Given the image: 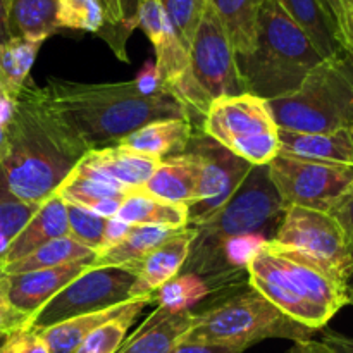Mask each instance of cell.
Wrapping results in <instances>:
<instances>
[{"instance_id": "1", "label": "cell", "mask_w": 353, "mask_h": 353, "mask_svg": "<svg viewBox=\"0 0 353 353\" xmlns=\"http://www.w3.org/2000/svg\"><path fill=\"white\" fill-rule=\"evenodd\" d=\"M2 141L0 183L14 199L33 205L55 195L88 152L33 79L12 102Z\"/></svg>"}, {"instance_id": "2", "label": "cell", "mask_w": 353, "mask_h": 353, "mask_svg": "<svg viewBox=\"0 0 353 353\" xmlns=\"http://www.w3.org/2000/svg\"><path fill=\"white\" fill-rule=\"evenodd\" d=\"M48 103L83 143L93 148L116 145L138 128L159 119H188L181 100L169 92L147 95L137 81L78 83L48 78L41 86Z\"/></svg>"}, {"instance_id": "3", "label": "cell", "mask_w": 353, "mask_h": 353, "mask_svg": "<svg viewBox=\"0 0 353 353\" xmlns=\"http://www.w3.org/2000/svg\"><path fill=\"white\" fill-rule=\"evenodd\" d=\"M248 285L290 319L323 331L348 305V286L264 241L247 264Z\"/></svg>"}, {"instance_id": "4", "label": "cell", "mask_w": 353, "mask_h": 353, "mask_svg": "<svg viewBox=\"0 0 353 353\" xmlns=\"http://www.w3.org/2000/svg\"><path fill=\"white\" fill-rule=\"evenodd\" d=\"M323 61L305 31L274 0L262 3L254 50L236 57L245 92L264 100L296 92Z\"/></svg>"}, {"instance_id": "5", "label": "cell", "mask_w": 353, "mask_h": 353, "mask_svg": "<svg viewBox=\"0 0 353 353\" xmlns=\"http://www.w3.org/2000/svg\"><path fill=\"white\" fill-rule=\"evenodd\" d=\"M285 210L268 165H254L234 195L209 221L192 226L195 238L179 274H195L205 281L224 243L245 236L268 240L264 234L272 228L276 231Z\"/></svg>"}, {"instance_id": "6", "label": "cell", "mask_w": 353, "mask_h": 353, "mask_svg": "<svg viewBox=\"0 0 353 353\" xmlns=\"http://www.w3.org/2000/svg\"><path fill=\"white\" fill-rule=\"evenodd\" d=\"M279 130L333 133L347 130L353 107V61L345 52L324 59L296 92L269 100Z\"/></svg>"}, {"instance_id": "7", "label": "cell", "mask_w": 353, "mask_h": 353, "mask_svg": "<svg viewBox=\"0 0 353 353\" xmlns=\"http://www.w3.org/2000/svg\"><path fill=\"white\" fill-rule=\"evenodd\" d=\"M314 334L316 331L290 319L261 293L250 290L196 314L179 343H212L247 350L269 338L303 341L312 340Z\"/></svg>"}, {"instance_id": "8", "label": "cell", "mask_w": 353, "mask_h": 353, "mask_svg": "<svg viewBox=\"0 0 353 353\" xmlns=\"http://www.w3.org/2000/svg\"><path fill=\"white\" fill-rule=\"evenodd\" d=\"M245 86L238 71L236 52L212 7L207 3L190 45V62L178 99L186 107L190 123H202L210 103L217 99L241 95Z\"/></svg>"}, {"instance_id": "9", "label": "cell", "mask_w": 353, "mask_h": 353, "mask_svg": "<svg viewBox=\"0 0 353 353\" xmlns=\"http://www.w3.org/2000/svg\"><path fill=\"white\" fill-rule=\"evenodd\" d=\"M200 133L252 165H268L279 154V128L269 100L252 93L223 97L210 103Z\"/></svg>"}, {"instance_id": "10", "label": "cell", "mask_w": 353, "mask_h": 353, "mask_svg": "<svg viewBox=\"0 0 353 353\" xmlns=\"http://www.w3.org/2000/svg\"><path fill=\"white\" fill-rule=\"evenodd\" d=\"M269 243L309 262L341 285L350 283L353 255L343 228L326 210L288 207Z\"/></svg>"}, {"instance_id": "11", "label": "cell", "mask_w": 353, "mask_h": 353, "mask_svg": "<svg viewBox=\"0 0 353 353\" xmlns=\"http://www.w3.org/2000/svg\"><path fill=\"white\" fill-rule=\"evenodd\" d=\"M137 281L133 265L116 268H93L65 285L52 296L30 321V330H45L48 326L83 316L110 309L133 299L131 290Z\"/></svg>"}, {"instance_id": "12", "label": "cell", "mask_w": 353, "mask_h": 353, "mask_svg": "<svg viewBox=\"0 0 353 353\" xmlns=\"http://www.w3.org/2000/svg\"><path fill=\"white\" fill-rule=\"evenodd\" d=\"M268 168L285 209L305 207L327 212L353 185L352 165L324 164L278 154Z\"/></svg>"}, {"instance_id": "13", "label": "cell", "mask_w": 353, "mask_h": 353, "mask_svg": "<svg viewBox=\"0 0 353 353\" xmlns=\"http://www.w3.org/2000/svg\"><path fill=\"white\" fill-rule=\"evenodd\" d=\"M186 154L196 169L195 200L188 207V226L209 221L231 196L254 168L203 133H193Z\"/></svg>"}, {"instance_id": "14", "label": "cell", "mask_w": 353, "mask_h": 353, "mask_svg": "<svg viewBox=\"0 0 353 353\" xmlns=\"http://www.w3.org/2000/svg\"><path fill=\"white\" fill-rule=\"evenodd\" d=\"M79 164L105 181L133 192L143 188L161 164V159L140 154L123 145H109L88 150Z\"/></svg>"}, {"instance_id": "15", "label": "cell", "mask_w": 353, "mask_h": 353, "mask_svg": "<svg viewBox=\"0 0 353 353\" xmlns=\"http://www.w3.org/2000/svg\"><path fill=\"white\" fill-rule=\"evenodd\" d=\"M193 238H195V230L192 226L178 230L172 236L155 247L150 254L145 255L138 264H133L137 271V281L131 290L133 299L155 295L165 283L181 272L188 259Z\"/></svg>"}, {"instance_id": "16", "label": "cell", "mask_w": 353, "mask_h": 353, "mask_svg": "<svg viewBox=\"0 0 353 353\" xmlns=\"http://www.w3.org/2000/svg\"><path fill=\"white\" fill-rule=\"evenodd\" d=\"M90 265L92 262H71L59 268L23 272V274H3L7 279L10 302L17 310L33 317L52 296L57 295L65 285L78 278Z\"/></svg>"}, {"instance_id": "17", "label": "cell", "mask_w": 353, "mask_h": 353, "mask_svg": "<svg viewBox=\"0 0 353 353\" xmlns=\"http://www.w3.org/2000/svg\"><path fill=\"white\" fill-rule=\"evenodd\" d=\"M130 193V190L119 188L100 176L93 174L79 162L72 169L71 174L64 179L61 188L57 190V195L65 203L83 207V209L92 210L99 216L110 217V219L116 216L117 209Z\"/></svg>"}, {"instance_id": "18", "label": "cell", "mask_w": 353, "mask_h": 353, "mask_svg": "<svg viewBox=\"0 0 353 353\" xmlns=\"http://www.w3.org/2000/svg\"><path fill=\"white\" fill-rule=\"evenodd\" d=\"M195 316L192 310L172 312L164 307H157L138 327L137 333L124 340L117 353H171L188 333Z\"/></svg>"}, {"instance_id": "19", "label": "cell", "mask_w": 353, "mask_h": 353, "mask_svg": "<svg viewBox=\"0 0 353 353\" xmlns=\"http://www.w3.org/2000/svg\"><path fill=\"white\" fill-rule=\"evenodd\" d=\"M279 154L353 168V141L347 130L333 133H295L279 130Z\"/></svg>"}, {"instance_id": "20", "label": "cell", "mask_w": 353, "mask_h": 353, "mask_svg": "<svg viewBox=\"0 0 353 353\" xmlns=\"http://www.w3.org/2000/svg\"><path fill=\"white\" fill-rule=\"evenodd\" d=\"M68 233L65 202L55 193V195H52L50 199H47L43 203L38 205L33 217L28 221L26 226L21 230V233L14 238L2 265L19 261V259L26 257L28 254L37 250V248H40L41 245L48 243L55 238L65 236Z\"/></svg>"}, {"instance_id": "21", "label": "cell", "mask_w": 353, "mask_h": 353, "mask_svg": "<svg viewBox=\"0 0 353 353\" xmlns=\"http://www.w3.org/2000/svg\"><path fill=\"white\" fill-rule=\"evenodd\" d=\"M195 128L188 119H159L138 128L116 145L157 159L185 154Z\"/></svg>"}, {"instance_id": "22", "label": "cell", "mask_w": 353, "mask_h": 353, "mask_svg": "<svg viewBox=\"0 0 353 353\" xmlns=\"http://www.w3.org/2000/svg\"><path fill=\"white\" fill-rule=\"evenodd\" d=\"M112 219L128 226H161L183 230L188 226V207L157 199L141 188L133 190L123 200Z\"/></svg>"}, {"instance_id": "23", "label": "cell", "mask_w": 353, "mask_h": 353, "mask_svg": "<svg viewBox=\"0 0 353 353\" xmlns=\"http://www.w3.org/2000/svg\"><path fill=\"white\" fill-rule=\"evenodd\" d=\"M141 190L165 202L192 205L196 190V169L192 155L185 152L162 159Z\"/></svg>"}, {"instance_id": "24", "label": "cell", "mask_w": 353, "mask_h": 353, "mask_svg": "<svg viewBox=\"0 0 353 353\" xmlns=\"http://www.w3.org/2000/svg\"><path fill=\"white\" fill-rule=\"evenodd\" d=\"M10 38L41 41L57 33L59 0H6Z\"/></svg>"}, {"instance_id": "25", "label": "cell", "mask_w": 353, "mask_h": 353, "mask_svg": "<svg viewBox=\"0 0 353 353\" xmlns=\"http://www.w3.org/2000/svg\"><path fill=\"white\" fill-rule=\"evenodd\" d=\"M303 31L323 59L340 55L341 45L338 41L333 19L321 0H274Z\"/></svg>"}, {"instance_id": "26", "label": "cell", "mask_w": 353, "mask_h": 353, "mask_svg": "<svg viewBox=\"0 0 353 353\" xmlns=\"http://www.w3.org/2000/svg\"><path fill=\"white\" fill-rule=\"evenodd\" d=\"M223 23L236 57L248 55L255 47L259 14L265 0H205Z\"/></svg>"}, {"instance_id": "27", "label": "cell", "mask_w": 353, "mask_h": 353, "mask_svg": "<svg viewBox=\"0 0 353 353\" xmlns=\"http://www.w3.org/2000/svg\"><path fill=\"white\" fill-rule=\"evenodd\" d=\"M178 230L161 226H130L117 241L103 248L93 261V268H116L138 264L145 255L168 240Z\"/></svg>"}, {"instance_id": "28", "label": "cell", "mask_w": 353, "mask_h": 353, "mask_svg": "<svg viewBox=\"0 0 353 353\" xmlns=\"http://www.w3.org/2000/svg\"><path fill=\"white\" fill-rule=\"evenodd\" d=\"M41 45L24 38H10L0 45V93L10 103L31 81V68Z\"/></svg>"}, {"instance_id": "29", "label": "cell", "mask_w": 353, "mask_h": 353, "mask_svg": "<svg viewBox=\"0 0 353 353\" xmlns=\"http://www.w3.org/2000/svg\"><path fill=\"white\" fill-rule=\"evenodd\" d=\"M95 257V252L65 234V236L55 238V240L41 245L40 248L19 261L2 265L0 274H23V272L59 268V265L71 264V262H92L93 264Z\"/></svg>"}, {"instance_id": "30", "label": "cell", "mask_w": 353, "mask_h": 353, "mask_svg": "<svg viewBox=\"0 0 353 353\" xmlns=\"http://www.w3.org/2000/svg\"><path fill=\"white\" fill-rule=\"evenodd\" d=\"M126 305L128 302L110 307V309L99 310V312L83 314V316L72 317V319L62 321V323L54 324V326L37 331L43 338L50 353H74L88 334H92L97 327L105 324L112 317L119 316L126 309Z\"/></svg>"}, {"instance_id": "31", "label": "cell", "mask_w": 353, "mask_h": 353, "mask_svg": "<svg viewBox=\"0 0 353 353\" xmlns=\"http://www.w3.org/2000/svg\"><path fill=\"white\" fill-rule=\"evenodd\" d=\"M154 302V295L131 299L126 309L119 316L112 317L105 324L97 327L92 334L85 338V341L79 345L74 353H117V350L123 347L128 331L131 330L137 317L143 312L145 307Z\"/></svg>"}, {"instance_id": "32", "label": "cell", "mask_w": 353, "mask_h": 353, "mask_svg": "<svg viewBox=\"0 0 353 353\" xmlns=\"http://www.w3.org/2000/svg\"><path fill=\"white\" fill-rule=\"evenodd\" d=\"M65 210H68L69 236L99 255L107 245L112 219L99 216L83 207L72 205V203H65Z\"/></svg>"}, {"instance_id": "33", "label": "cell", "mask_w": 353, "mask_h": 353, "mask_svg": "<svg viewBox=\"0 0 353 353\" xmlns=\"http://www.w3.org/2000/svg\"><path fill=\"white\" fill-rule=\"evenodd\" d=\"M209 293V285L202 278L195 274H178L155 293L154 300H157L159 307L172 312H185L192 310V307Z\"/></svg>"}, {"instance_id": "34", "label": "cell", "mask_w": 353, "mask_h": 353, "mask_svg": "<svg viewBox=\"0 0 353 353\" xmlns=\"http://www.w3.org/2000/svg\"><path fill=\"white\" fill-rule=\"evenodd\" d=\"M37 209L38 205L21 202L9 195L0 183V265H2L14 238L26 226Z\"/></svg>"}, {"instance_id": "35", "label": "cell", "mask_w": 353, "mask_h": 353, "mask_svg": "<svg viewBox=\"0 0 353 353\" xmlns=\"http://www.w3.org/2000/svg\"><path fill=\"white\" fill-rule=\"evenodd\" d=\"M59 28L99 33L105 24V12L100 0H59Z\"/></svg>"}, {"instance_id": "36", "label": "cell", "mask_w": 353, "mask_h": 353, "mask_svg": "<svg viewBox=\"0 0 353 353\" xmlns=\"http://www.w3.org/2000/svg\"><path fill=\"white\" fill-rule=\"evenodd\" d=\"M174 30L176 37L188 48L192 45L195 31L203 16L205 0H159Z\"/></svg>"}, {"instance_id": "37", "label": "cell", "mask_w": 353, "mask_h": 353, "mask_svg": "<svg viewBox=\"0 0 353 353\" xmlns=\"http://www.w3.org/2000/svg\"><path fill=\"white\" fill-rule=\"evenodd\" d=\"M100 2H102L103 12H105V24H103V28L97 34L107 41V45L112 48L117 59L128 62L126 43L130 37L124 33L123 26H121L119 3H117V0H100Z\"/></svg>"}, {"instance_id": "38", "label": "cell", "mask_w": 353, "mask_h": 353, "mask_svg": "<svg viewBox=\"0 0 353 353\" xmlns=\"http://www.w3.org/2000/svg\"><path fill=\"white\" fill-rule=\"evenodd\" d=\"M30 319V316L12 305L9 292H7V279L6 276L0 274V338H7L10 334L28 330Z\"/></svg>"}, {"instance_id": "39", "label": "cell", "mask_w": 353, "mask_h": 353, "mask_svg": "<svg viewBox=\"0 0 353 353\" xmlns=\"http://www.w3.org/2000/svg\"><path fill=\"white\" fill-rule=\"evenodd\" d=\"M0 347L3 353H50L40 333L30 327L3 338V343H0Z\"/></svg>"}, {"instance_id": "40", "label": "cell", "mask_w": 353, "mask_h": 353, "mask_svg": "<svg viewBox=\"0 0 353 353\" xmlns=\"http://www.w3.org/2000/svg\"><path fill=\"white\" fill-rule=\"evenodd\" d=\"M327 212L343 228L348 247H350V252L353 255V185L338 199V202Z\"/></svg>"}, {"instance_id": "41", "label": "cell", "mask_w": 353, "mask_h": 353, "mask_svg": "<svg viewBox=\"0 0 353 353\" xmlns=\"http://www.w3.org/2000/svg\"><path fill=\"white\" fill-rule=\"evenodd\" d=\"M331 19H333L338 41H340L341 45V50L353 47V7H343V9L338 10L336 14H333Z\"/></svg>"}, {"instance_id": "42", "label": "cell", "mask_w": 353, "mask_h": 353, "mask_svg": "<svg viewBox=\"0 0 353 353\" xmlns=\"http://www.w3.org/2000/svg\"><path fill=\"white\" fill-rule=\"evenodd\" d=\"M138 88L141 90L147 95H154V93L168 92V90L162 86L161 78L157 74V69H155V62H145L143 69L138 72V76L134 78Z\"/></svg>"}, {"instance_id": "43", "label": "cell", "mask_w": 353, "mask_h": 353, "mask_svg": "<svg viewBox=\"0 0 353 353\" xmlns=\"http://www.w3.org/2000/svg\"><path fill=\"white\" fill-rule=\"evenodd\" d=\"M121 12V26L124 33L130 37L138 28V10H140L141 0H117Z\"/></svg>"}, {"instance_id": "44", "label": "cell", "mask_w": 353, "mask_h": 353, "mask_svg": "<svg viewBox=\"0 0 353 353\" xmlns=\"http://www.w3.org/2000/svg\"><path fill=\"white\" fill-rule=\"evenodd\" d=\"M245 350L234 347H224V345L212 343H190L181 341L172 348L171 353H243Z\"/></svg>"}, {"instance_id": "45", "label": "cell", "mask_w": 353, "mask_h": 353, "mask_svg": "<svg viewBox=\"0 0 353 353\" xmlns=\"http://www.w3.org/2000/svg\"><path fill=\"white\" fill-rule=\"evenodd\" d=\"M333 353H353V338L336 333L331 330H323V340Z\"/></svg>"}, {"instance_id": "46", "label": "cell", "mask_w": 353, "mask_h": 353, "mask_svg": "<svg viewBox=\"0 0 353 353\" xmlns=\"http://www.w3.org/2000/svg\"><path fill=\"white\" fill-rule=\"evenodd\" d=\"M290 353H333L331 348L327 347L324 341H316V340H303V341H295L292 352Z\"/></svg>"}, {"instance_id": "47", "label": "cell", "mask_w": 353, "mask_h": 353, "mask_svg": "<svg viewBox=\"0 0 353 353\" xmlns=\"http://www.w3.org/2000/svg\"><path fill=\"white\" fill-rule=\"evenodd\" d=\"M10 40L9 24H7V2L0 0V45Z\"/></svg>"}, {"instance_id": "48", "label": "cell", "mask_w": 353, "mask_h": 353, "mask_svg": "<svg viewBox=\"0 0 353 353\" xmlns=\"http://www.w3.org/2000/svg\"><path fill=\"white\" fill-rule=\"evenodd\" d=\"M321 2L324 3V7H326V10L330 12L331 17H333V14H336L338 10L343 9V7H353V0H321Z\"/></svg>"}, {"instance_id": "49", "label": "cell", "mask_w": 353, "mask_h": 353, "mask_svg": "<svg viewBox=\"0 0 353 353\" xmlns=\"http://www.w3.org/2000/svg\"><path fill=\"white\" fill-rule=\"evenodd\" d=\"M348 305H353V276L348 283Z\"/></svg>"}, {"instance_id": "50", "label": "cell", "mask_w": 353, "mask_h": 353, "mask_svg": "<svg viewBox=\"0 0 353 353\" xmlns=\"http://www.w3.org/2000/svg\"><path fill=\"white\" fill-rule=\"evenodd\" d=\"M347 131L350 133V138L353 141V107H352V112H350V119H348V124H347Z\"/></svg>"}, {"instance_id": "51", "label": "cell", "mask_w": 353, "mask_h": 353, "mask_svg": "<svg viewBox=\"0 0 353 353\" xmlns=\"http://www.w3.org/2000/svg\"><path fill=\"white\" fill-rule=\"evenodd\" d=\"M345 54H347L348 55V57H350L352 59V61H353V47H348V48H345Z\"/></svg>"}, {"instance_id": "52", "label": "cell", "mask_w": 353, "mask_h": 353, "mask_svg": "<svg viewBox=\"0 0 353 353\" xmlns=\"http://www.w3.org/2000/svg\"><path fill=\"white\" fill-rule=\"evenodd\" d=\"M2 159H3V141L0 143V164H2Z\"/></svg>"}, {"instance_id": "53", "label": "cell", "mask_w": 353, "mask_h": 353, "mask_svg": "<svg viewBox=\"0 0 353 353\" xmlns=\"http://www.w3.org/2000/svg\"><path fill=\"white\" fill-rule=\"evenodd\" d=\"M0 100H6V99H3V95H2V93H0Z\"/></svg>"}, {"instance_id": "54", "label": "cell", "mask_w": 353, "mask_h": 353, "mask_svg": "<svg viewBox=\"0 0 353 353\" xmlns=\"http://www.w3.org/2000/svg\"><path fill=\"white\" fill-rule=\"evenodd\" d=\"M0 353H3V350H2V347H0Z\"/></svg>"}]
</instances>
